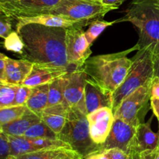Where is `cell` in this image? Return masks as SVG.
Wrapping results in <instances>:
<instances>
[{"mask_svg":"<svg viewBox=\"0 0 159 159\" xmlns=\"http://www.w3.org/2000/svg\"><path fill=\"white\" fill-rule=\"evenodd\" d=\"M113 6H104L99 1L89 0H61L48 13L63 16L66 19L89 23L102 19L112 10Z\"/></svg>","mask_w":159,"mask_h":159,"instance_id":"8992f818","label":"cell"},{"mask_svg":"<svg viewBox=\"0 0 159 159\" xmlns=\"http://www.w3.org/2000/svg\"><path fill=\"white\" fill-rule=\"evenodd\" d=\"M57 137L84 159L100 152V146L94 143L90 135L87 114L76 107L70 108L66 124Z\"/></svg>","mask_w":159,"mask_h":159,"instance_id":"5b68a950","label":"cell"},{"mask_svg":"<svg viewBox=\"0 0 159 159\" xmlns=\"http://www.w3.org/2000/svg\"><path fill=\"white\" fill-rule=\"evenodd\" d=\"M4 47L7 51L21 54L23 49V43L21 37L16 31H12L4 39Z\"/></svg>","mask_w":159,"mask_h":159,"instance_id":"4316f807","label":"cell"},{"mask_svg":"<svg viewBox=\"0 0 159 159\" xmlns=\"http://www.w3.org/2000/svg\"><path fill=\"white\" fill-rule=\"evenodd\" d=\"M32 88L26 85H18L16 91L14 106H26V102L30 96Z\"/></svg>","mask_w":159,"mask_h":159,"instance_id":"83f0119b","label":"cell"},{"mask_svg":"<svg viewBox=\"0 0 159 159\" xmlns=\"http://www.w3.org/2000/svg\"><path fill=\"white\" fill-rule=\"evenodd\" d=\"M48 90L49 84L33 87L30 96L26 103V107L38 115L48 107Z\"/></svg>","mask_w":159,"mask_h":159,"instance_id":"44dd1931","label":"cell"},{"mask_svg":"<svg viewBox=\"0 0 159 159\" xmlns=\"http://www.w3.org/2000/svg\"><path fill=\"white\" fill-rule=\"evenodd\" d=\"M151 99H159V77L154 76L149 84Z\"/></svg>","mask_w":159,"mask_h":159,"instance_id":"1f68e13d","label":"cell"},{"mask_svg":"<svg viewBox=\"0 0 159 159\" xmlns=\"http://www.w3.org/2000/svg\"><path fill=\"white\" fill-rule=\"evenodd\" d=\"M130 159H144L143 155L141 153H138V152H130L129 154Z\"/></svg>","mask_w":159,"mask_h":159,"instance_id":"74e56055","label":"cell"},{"mask_svg":"<svg viewBox=\"0 0 159 159\" xmlns=\"http://www.w3.org/2000/svg\"><path fill=\"white\" fill-rule=\"evenodd\" d=\"M121 21L130 22L138 29V51H149L155 61L159 60V10L155 0H133Z\"/></svg>","mask_w":159,"mask_h":159,"instance_id":"3957f363","label":"cell"},{"mask_svg":"<svg viewBox=\"0 0 159 159\" xmlns=\"http://www.w3.org/2000/svg\"><path fill=\"white\" fill-rule=\"evenodd\" d=\"M12 19L4 14L0 12V37L5 39L12 32V25L10 20Z\"/></svg>","mask_w":159,"mask_h":159,"instance_id":"f1b7e54d","label":"cell"},{"mask_svg":"<svg viewBox=\"0 0 159 159\" xmlns=\"http://www.w3.org/2000/svg\"><path fill=\"white\" fill-rule=\"evenodd\" d=\"M134 51H138L137 45L127 51L89 57L82 68L89 79L112 95L127 77L132 65L127 54Z\"/></svg>","mask_w":159,"mask_h":159,"instance_id":"7a4b0ae2","label":"cell"},{"mask_svg":"<svg viewBox=\"0 0 159 159\" xmlns=\"http://www.w3.org/2000/svg\"><path fill=\"white\" fill-rule=\"evenodd\" d=\"M101 152H103L109 159H130V156L125 152L119 148H111Z\"/></svg>","mask_w":159,"mask_h":159,"instance_id":"4dcf8cb0","label":"cell"},{"mask_svg":"<svg viewBox=\"0 0 159 159\" xmlns=\"http://www.w3.org/2000/svg\"><path fill=\"white\" fill-rule=\"evenodd\" d=\"M84 101L87 114L103 107L112 109V95L104 92L88 77L85 82Z\"/></svg>","mask_w":159,"mask_h":159,"instance_id":"5bb4252c","label":"cell"},{"mask_svg":"<svg viewBox=\"0 0 159 159\" xmlns=\"http://www.w3.org/2000/svg\"><path fill=\"white\" fill-rule=\"evenodd\" d=\"M0 12H2V9H1V8H0Z\"/></svg>","mask_w":159,"mask_h":159,"instance_id":"f6af8a7d","label":"cell"},{"mask_svg":"<svg viewBox=\"0 0 159 159\" xmlns=\"http://www.w3.org/2000/svg\"><path fill=\"white\" fill-rule=\"evenodd\" d=\"M87 119L92 139L94 143L101 146L107 140L114 120L113 110L109 107L98 109L89 113Z\"/></svg>","mask_w":159,"mask_h":159,"instance_id":"7c38bea8","label":"cell"},{"mask_svg":"<svg viewBox=\"0 0 159 159\" xmlns=\"http://www.w3.org/2000/svg\"><path fill=\"white\" fill-rule=\"evenodd\" d=\"M17 20L16 26L28 24V23H37V24L44 25L47 26H53V27H62V28H71V27H84L91 24L86 21H78L66 19L63 16L54 15L51 13H44L40 15L34 16L31 17H23Z\"/></svg>","mask_w":159,"mask_h":159,"instance_id":"9a60e30c","label":"cell"},{"mask_svg":"<svg viewBox=\"0 0 159 159\" xmlns=\"http://www.w3.org/2000/svg\"><path fill=\"white\" fill-rule=\"evenodd\" d=\"M41 121L40 116L29 109L17 119L2 127L0 134L9 136H23L25 132L32 125Z\"/></svg>","mask_w":159,"mask_h":159,"instance_id":"d6986e66","label":"cell"},{"mask_svg":"<svg viewBox=\"0 0 159 159\" xmlns=\"http://www.w3.org/2000/svg\"><path fill=\"white\" fill-rule=\"evenodd\" d=\"M5 66H6L5 59H0V82H2V83H3V82H4Z\"/></svg>","mask_w":159,"mask_h":159,"instance_id":"8d00e7d4","label":"cell"},{"mask_svg":"<svg viewBox=\"0 0 159 159\" xmlns=\"http://www.w3.org/2000/svg\"><path fill=\"white\" fill-rule=\"evenodd\" d=\"M65 44L67 60L69 65L76 68H82L92 54L90 45L87 41L82 27L68 28Z\"/></svg>","mask_w":159,"mask_h":159,"instance_id":"ba28073f","label":"cell"},{"mask_svg":"<svg viewBox=\"0 0 159 159\" xmlns=\"http://www.w3.org/2000/svg\"><path fill=\"white\" fill-rule=\"evenodd\" d=\"M26 109V106H14L0 109V130L2 127L21 116Z\"/></svg>","mask_w":159,"mask_h":159,"instance_id":"d4e9b609","label":"cell"},{"mask_svg":"<svg viewBox=\"0 0 159 159\" xmlns=\"http://www.w3.org/2000/svg\"><path fill=\"white\" fill-rule=\"evenodd\" d=\"M151 107L159 122V99H151Z\"/></svg>","mask_w":159,"mask_h":159,"instance_id":"e575fe53","label":"cell"},{"mask_svg":"<svg viewBox=\"0 0 159 159\" xmlns=\"http://www.w3.org/2000/svg\"><path fill=\"white\" fill-rule=\"evenodd\" d=\"M61 0H17L16 2L0 5L4 14L12 20L31 17L48 13Z\"/></svg>","mask_w":159,"mask_h":159,"instance_id":"9c48e42d","label":"cell"},{"mask_svg":"<svg viewBox=\"0 0 159 159\" xmlns=\"http://www.w3.org/2000/svg\"><path fill=\"white\" fill-rule=\"evenodd\" d=\"M124 82L112 94V110L115 113L126 97L140 87L150 83L155 76V58L149 51L138 50Z\"/></svg>","mask_w":159,"mask_h":159,"instance_id":"277c9868","label":"cell"},{"mask_svg":"<svg viewBox=\"0 0 159 159\" xmlns=\"http://www.w3.org/2000/svg\"><path fill=\"white\" fill-rule=\"evenodd\" d=\"M10 158V147L6 135L0 134V159Z\"/></svg>","mask_w":159,"mask_h":159,"instance_id":"f546056e","label":"cell"},{"mask_svg":"<svg viewBox=\"0 0 159 159\" xmlns=\"http://www.w3.org/2000/svg\"><path fill=\"white\" fill-rule=\"evenodd\" d=\"M150 121L148 123H141L137 126L128 155L130 152L142 153L147 151L158 149L159 133H155L152 130Z\"/></svg>","mask_w":159,"mask_h":159,"instance_id":"4fadbf2b","label":"cell"},{"mask_svg":"<svg viewBox=\"0 0 159 159\" xmlns=\"http://www.w3.org/2000/svg\"><path fill=\"white\" fill-rule=\"evenodd\" d=\"M149 84L140 87L126 97L115 111L114 117L120 118L136 127L143 123L151 100Z\"/></svg>","mask_w":159,"mask_h":159,"instance_id":"52a82bcc","label":"cell"},{"mask_svg":"<svg viewBox=\"0 0 159 159\" xmlns=\"http://www.w3.org/2000/svg\"><path fill=\"white\" fill-rule=\"evenodd\" d=\"M2 83V82H0V84H1Z\"/></svg>","mask_w":159,"mask_h":159,"instance_id":"bcb514c9","label":"cell"},{"mask_svg":"<svg viewBox=\"0 0 159 159\" xmlns=\"http://www.w3.org/2000/svg\"><path fill=\"white\" fill-rule=\"evenodd\" d=\"M6 57H6L4 54H2V53L0 52V59H6Z\"/></svg>","mask_w":159,"mask_h":159,"instance_id":"60d3db41","label":"cell"},{"mask_svg":"<svg viewBox=\"0 0 159 159\" xmlns=\"http://www.w3.org/2000/svg\"><path fill=\"white\" fill-rule=\"evenodd\" d=\"M17 0H0V5L5 4V3H9V2H16Z\"/></svg>","mask_w":159,"mask_h":159,"instance_id":"ab89813d","label":"cell"},{"mask_svg":"<svg viewBox=\"0 0 159 159\" xmlns=\"http://www.w3.org/2000/svg\"><path fill=\"white\" fill-rule=\"evenodd\" d=\"M3 83L13 85H22L23 82L30 72L34 64L23 59L6 57Z\"/></svg>","mask_w":159,"mask_h":159,"instance_id":"e0dca14e","label":"cell"},{"mask_svg":"<svg viewBox=\"0 0 159 159\" xmlns=\"http://www.w3.org/2000/svg\"><path fill=\"white\" fill-rule=\"evenodd\" d=\"M23 49L20 56L34 65L74 71L78 69L67 60L66 28L53 27L37 23L16 26Z\"/></svg>","mask_w":159,"mask_h":159,"instance_id":"6da1fadb","label":"cell"},{"mask_svg":"<svg viewBox=\"0 0 159 159\" xmlns=\"http://www.w3.org/2000/svg\"><path fill=\"white\" fill-rule=\"evenodd\" d=\"M63 159H84V158H82L81 156H78V157H73V158H63Z\"/></svg>","mask_w":159,"mask_h":159,"instance_id":"b9f144b4","label":"cell"},{"mask_svg":"<svg viewBox=\"0 0 159 159\" xmlns=\"http://www.w3.org/2000/svg\"><path fill=\"white\" fill-rule=\"evenodd\" d=\"M136 128V126L120 118L114 117L110 134L105 142L100 146V151L119 148L128 155Z\"/></svg>","mask_w":159,"mask_h":159,"instance_id":"30bf717a","label":"cell"},{"mask_svg":"<svg viewBox=\"0 0 159 159\" xmlns=\"http://www.w3.org/2000/svg\"><path fill=\"white\" fill-rule=\"evenodd\" d=\"M72 71L66 69H57L43 65H34L30 72L23 82V85L33 87L49 84L58 78Z\"/></svg>","mask_w":159,"mask_h":159,"instance_id":"2e32d148","label":"cell"},{"mask_svg":"<svg viewBox=\"0 0 159 159\" xmlns=\"http://www.w3.org/2000/svg\"><path fill=\"white\" fill-rule=\"evenodd\" d=\"M158 133H159V130H158ZM158 151L159 152V144H158Z\"/></svg>","mask_w":159,"mask_h":159,"instance_id":"ee69618b","label":"cell"},{"mask_svg":"<svg viewBox=\"0 0 159 159\" xmlns=\"http://www.w3.org/2000/svg\"><path fill=\"white\" fill-rule=\"evenodd\" d=\"M120 22V20H114V21H105L102 20L101 19L94 20L92 22L91 24L89 25V27L88 28L85 32V36L87 39V41L91 46L92 43L97 39V37L107 29L109 26H112L114 23Z\"/></svg>","mask_w":159,"mask_h":159,"instance_id":"cb8c5ba5","label":"cell"},{"mask_svg":"<svg viewBox=\"0 0 159 159\" xmlns=\"http://www.w3.org/2000/svg\"><path fill=\"white\" fill-rule=\"evenodd\" d=\"M23 136L30 138H49V139H58V137L46 124L40 121L31 126Z\"/></svg>","mask_w":159,"mask_h":159,"instance_id":"603a6c76","label":"cell"},{"mask_svg":"<svg viewBox=\"0 0 159 159\" xmlns=\"http://www.w3.org/2000/svg\"><path fill=\"white\" fill-rule=\"evenodd\" d=\"M70 108L64 102L50 106L40 114L41 121L46 124L54 133L58 134L66 124Z\"/></svg>","mask_w":159,"mask_h":159,"instance_id":"ac0fdd59","label":"cell"},{"mask_svg":"<svg viewBox=\"0 0 159 159\" xmlns=\"http://www.w3.org/2000/svg\"><path fill=\"white\" fill-rule=\"evenodd\" d=\"M18 85L0 84V109L14 107L16 91Z\"/></svg>","mask_w":159,"mask_h":159,"instance_id":"484cf974","label":"cell"},{"mask_svg":"<svg viewBox=\"0 0 159 159\" xmlns=\"http://www.w3.org/2000/svg\"><path fill=\"white\" fill-rule=\"evenodd\" d=\"M70 74V73H69ZM69 74L58 78L49 83L48 90V107L62 103L64 101V93L68 82Z\"/></svg>","mask_w":159,"mask_h":159,"instance_id":"7402d4cb","label":"cell"},{"mask_svg":"<svg viewBox=\"0 0 159 159\" xmlns=\"http://www.w3.org/2000/svg\"></svg>","mask_w":159,"mask_h":159,"instance_id":"7dc6e473","label":"cell"},{"mask_svg":"<svg viewBox=\"0 0 159 159\" xmlns=\"http://www.w3.org/2000/svg\"><path fill=\"white\" fill-rule=\"evenodd\" d=\"M85 159H109L103 152H96L88 155Z\"/></svg>","mask_w":159,"mask_h":159,"instance_id":"d590c367","label":"cell"},{"mask_svg":"<svg viewBox=\"0 0 159 159\" xmlns=\"http://www.w3.org/2000/svg\"><path fill=\"white\" fill-rule=\"evenodd\" d=\"M80 156L71 148H57L44 149L17 156H11L9 159H63Z\"/></svg>","mask_w":159,"mask_h":159,"instance_id":"ffe728a7","label":"cell"},{"mask_svg":"<svg viewBox=\"0 0 159 159\" xmlns=\"http://www.w3.org/2000/svg\"><path fill=\"white\" fill-rule=\"evenodd\" d=\"M89 1H99V0H89Z\"/></svg>","mask_w":159,"mask_h":159,"instance_id":"7bdbcfd3","label":"cell"},{"mask_svg":"<svg viewBox=\"0 0 159 159\" xmlns=\"http://www.w3.org/2000/svg\"><path fill=\"white\" fill-rule=\"evenodd\" d=\"M155 76L159 77V60L155 61Z\"/></svg>","mask_w":159,"mask_h":159,"instance_id":"f35d334b","label":"cell"},{"mask_svg":"<svg viewBox=\"0 0 159 159\" xmlns=\"http://www.w3.org/2000/svg\"><path fill=\"white\" fill-rule=\"evenodd\" d=\"M125 1L126 0H99V2L104 6H113L116 9H118L119 6L122 5Z\"/></svg>","mask_w":159,"mask_h":159,"instance_id":"d6a6232c","label":"cell"},{"mask_svg":"<svg viewBox=\"0 0 159 159\" xmlns=\"http://www.w3.org/2000/svg\"><path fill=\"white\" fill-rule=\"evenodd\" d=\"M142 155L144 159H159V152L158 149L152 151H147L142 152Z\"/></svg>","mask_w":159,"mask_h":159,"instance_id":"836d02e7","label":"cell"},{"mask_svg":"<svg viewBox=\"0 0 159 159\" xmlns=\"http://www.w3.org/2000/svg\"><path fill=\"white\" fill-rule=\"evenodd\" d=\"M87 75L83 68H78L68 75V82L64 93L63 102L69 108H79L87 114L84 101ZM88 115V114H87Z\"/></svg>","mask_w":159,"mask_h":159,"instance_id":"8fae6325","label":"cell"}]
</instances>
